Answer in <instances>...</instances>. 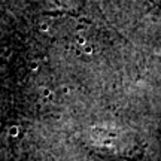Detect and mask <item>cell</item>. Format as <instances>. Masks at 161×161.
Masks as SVG:
<instances>
[{"instance_id": "7a4b0ae2", "label": "cell", "mask_w": 161, "mask_h": 161, "mask_svg": "<svg viewBox=\"0 0 161 161\" xmlns=\"http://www.w3.org/2000/svg\"><path fill=\"white\" fill-rule=\"evenodd\" d=\"M42 94H43V96H45V97H48V96H49V94H51V91H49V88H45V90H43V91H42Z\"/></svg>"}, {"instance_id": "5b68a950", "label": "cell", "mask_w": 161, "mask_h": 161, "mask_svg": "<svg viewBox=\"0 0 161 161\" xmlns=\"http://www.w3.org/2000/svg\"><path fill=\"white\" fill-rule=\"evenodd\" d=\"M92 51V49H91V48H90V46H85V52H86V54H90V52H91Z\"/></svg>"}, {"instance_id": "6da1fadb", "label": "cell", "mask_w": 161, "mask_h": 161, "mask_svg": "<svg viewBox=\"0 0 161 161\" xmlns=\"http://www.w3.org/2000/svg\"><path fill=\"white\" fill-rule=\"evenodd\" d=\"M8 134H9V137H18V134H19V128L17 125H11L8 128Z\"/></svg>"}, {"instance_id": "3957f363", "label": "cell", "mask_w": 161, "mask_h": 161, "mask_svg": "<svg viewBox=\"0 0 161 161\" xmlns=\"http://www.w3.org/2000/svg\"><path fill=\"white\" fill-rule=\"evenodd\" d=\"M63 94H69V88L67 86H63Z\"/></svg>"}, {"instance_id": "277c9868", "label": "cell", "mask_w": 161, "mask_h": 161, "mask_svg": "<svg viewBox=\"0 0 161 161\" xmlns=\"http://www.w3.org/2000/svg\"><path fill=\"white\" fill-rule=\"evenodd\" d=\"M112 143H114L112 140H106V142H104V145H106V146H112Z\"/></svg>"}]
</instances>
